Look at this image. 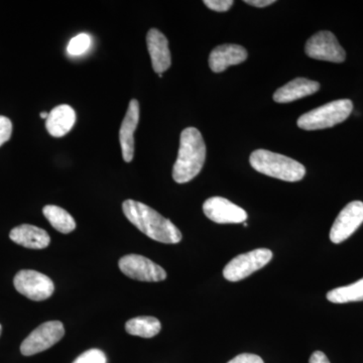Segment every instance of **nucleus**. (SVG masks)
I'll use <instances>...</instances> for the list:
<instances>
[{
  "label": "nucleus",
  "mask_w": 363,
  "mask_h": 363,
  "mask_svg": "<svg viewBox=\"0 0 363 363\" xmlns=\"http://www.w3.org/2000/svg\"><path fill=\"white\" fill-rule=\"evenodd\" d=\"M123 210L126 218L152 240L167 245L182 240V233L175 224L147 205L130 199L123 202Z\"/></svg>",
  "instance_id": "nucleus-1"
},
{
  "label": "nucleus",
  "mask_w": 363,
  "mask_h": 363,
  "mask_svg": "<svg viewBox=\"0 0 363 363\" xmlns=\"http://www.w3.org/2000/svg\"><path fill=\"white\" fill-rule=\"evenodd\" d=\"M206 159V145L201 133L195 128L182 131L180 149L173 168L174 180L188 183L201 172Z\"/></svg>",
  "instance_id": "nucleus-2"
},
{
  "label": "nucleus",
  "mask_w": 363,
  "mask_h": 363,
  "mask_svg": "<svg viewBox=\"0 0 363 363\" xmlns=\"http://www.w3.org/2000/svg\"><path fill=\"white\" fill-rule=\"evenodd\" d=\"M250 162L259 173L281 181L298 182L306 175L305 167L300 162L267 150H255Z\"/></svg>",
  "instance_id": "nucleus-3"
},
{
  "label": "nucleus",
  "mask_w": 363,
  "mask_h": 363,
  "mask_svg": "<svg viewBox=\"0 0 363 363\" xmlns=\"http://www.w3.org/2000/svg\"><path fill=\"white\" fill-rule=\"evenodd\" d=\"M353 111L350 99L335 100L298 117V126L305 130H325L343 123Z\"/></svg>",
  "instance_id": "nucleus-4"
},
{
  "label": "nucleus",
  "mask_w": 363,
  "mask_h": 363,
  "mask_svg": "<svg viewBox=\"0 0 363 363\" xmlns=\"http://www.w3.org/2000/svg\"><path fill=\"white\" fill-rule=\"evenodd\" d=\"M272 259V252L267 248H257L252 252L243 253L226 264L223 277L229 281H240L266 267Z\"/></svg>",
  "instance_id": "nucleus-5"
},
{
  "label": "nucleus",
  "mask_w": 363,
  "mask_h": 363,
  "mask_svg": "<svg viewBox=\"0 0 363 363\" xmlns=\"http://www.w3.org/2000/svg\"><path fill=\"white\" fill-rule=\"evenodd\" d=\"M65 335L64 325L60 321H49L40 325L23 340L21 345V354L32 357L49 350Z\"/></svg>",
  "instance_id": "nucleus-6"
},
{
  "label": "nucleus",
  "mask_w": 363,
  "mask_h": 363,
  "mask_svg": "<svg viewBox=\"0 0 363 363\" xmlns=\"http://www.w3.org/2000/svg\"><path fill=\"white\" fill-rule=\"evenodd\" d=\"M16 291L30 300L45 301L52 295L55 285L49 277L32 269H23L13 279Z\"/></svg>",
  "instance_id": "nucleus-7"
},
{
  "label": "nucleus",
  "mask_w": 363,
  "mask_h": 363,
  "mask_svg": "<svg viewBox=\"0 0 363 363\" xmlns=\"http://www.w3.org/2000/svg\"><path fill=\"white\" fill-rule=\"evenodd\" d=\"M305 52L310 58L332 63H342L346 58L343 48L335 35L328 30H322L312 35L306 43Z\"/></svg>",
  "instance_id": "nucleus-8"
},
{
  "label": "nucleus",
  "mask_w": 363,
  "mask_h": 363,
  "mask_svg": "<svg viewBox=\"0 0 363 363\" xmlns=\"http://www.w3.org/2000/svg\"><path fill=\"white\" fill-rule=\"evenodd\" d=\"M119 269L128 278L140 281H162L167 272L159 264L140 255H124L119 259Z\"/></svg>",
  "instance_id": "nucleus-9"
},
{
  "label": "nucleus",
  "mask_w": 363,
  "mask_h": 363,
  "mask_svg": "<svg viewBox=\"0 0 363 363\" xmlns=\"http://www.w3.org/2000/svg\"><path fill=\"white\" fill-rule=\"evenodd\" d=\"M363 223V202L353 201L346 205L334 221L330 230L333 243L343 242L350 238Z\"/></svg>",
  "instance_id": "nucleus-10"
},
{
  "label": "nucleus",
  "mask_w": 363,
  "mask_h": 363,
  "mask_svg": "<svg viewBox=\"0 0 363 363\" xmlns=\"http://www.w3.org/2000/svg\"><path fill=\"white\" fill-rule=\"evenodd\" d=\"M203 211L210 220L218 224L243 223L247 219V211L226 198H209L203 204Z\"/></svg>",
  "instance_id": "nucleus-11"
},
{
  "label": "nucleus",
  "mask_w": 363,
  "mask_h": 363,
  "mask_svg": "<svg viewBox=\"0 0 363 363\" xmlns=\"http://www.w3.org/2000/svg\"><path fill=\"white\" fill-rule=\"evenodd\" d=\"M140 121V104L138 100L133 99L128 105V111L121 123L119 130V142H121L123 157L126 162L133 161L135 156V131Z\"/></svg>",
  "instance_id": "nucleus-12"
},
{
  "label": "nucleus",
  "mask_w": 363,
  "mask_h": 363,
  "mask_svg": "<svg viewBox=\"0 0 363 363\" xmlns=\"http://www.w3.org/2000/svg\"><path fill=\"white\" fill-rule=\"evenodd\" d=\"M147 45L155 72L160 75L168 70L172 64L171 52L164 33L157 28H150L147 35Z\"/></svg>",
  "instance_id": "nucleus-13"
},
{
  "label": "nucleus",
  "mask_w": 363,
  "mask_h": 363,
  "mask_svg": "<svg viewBox=\"0 0 363 363\" xmlns=\"http://www.w3.org/2000/svg\"><path fill=\"white\" fill-rule=\"evenodd\" d=\"M247 59V51L240 45L226 44L215 48L209 56L210 69L221 73L228 67L238 65Z\"/></svg>",
  "instance_id": "nucleus-14"
},
{
  "label": "nucleus",
  "mask_w": 363,
  "mask_h": 363,
  "mask_svg": "<svg viewBox=\"0 0 363 363\" xmlns=\"http://www.w3.org/2000/svg\"><path fill=\"white\" fill-rule=\"evenodd\" d=\"M11 240L21 247L30 250H44L51 242L49 234L40 227L23 224L13 228L9 233Z\"/></svg>",
  "instance_id": "nucleus-15"
},
{
  "label": "nucleus",
  "mask_w": 363,
  "mask_h": 363,
  "mask_svg": "<svg viewBox=\"0 0 363 363\" xmlns=\"http://www.w3.org/2000/svg\"><path fill=\"white\" fill-rule=\"evenodd\" d=\"M319 89L320 84L316 81L297 78L286 83L283 87L279 88L274 92V100L278 104H290L295 100L314 94Z\"/></svg>",
  "instance_id": "nucleus-16"
},
{
  "label": "nucleus",
  "mask_w": 363,
  "mask_h": 363,
  "mask_svg": "<svg viewBox=\"0 0 363 363\" xmlns=\"http://www.w3.org/2000/svg\"><path fill=\"white\" fill-rule=\"evenodd\" d=\"M76 121V113L69 105L63 104L55 107L45 119L48 133L55 138L66 135L73 128Z\"/></svg>",
  "instance_id": "nucleus-17"
},
{
  "label": "nucleus",
  "mask_w": 363,
  "mask_h": 363,
  "mask_svg": "<svg viewBox=\"0 0 363 363\" xmlns=\"http://www.w3.org/2000/svg\"><path fill=\"white\" fill-rule=\"evenodd\" d=\"M125 330L130 335L142 338H152L161 332L162 324L155 317H136L126 322Z\"/></svg>",
  "instance_id": "nucleus-18"
},
{
  "label": "nucleus",
  "mask_w": 363,
  "mask_h": 363,
  "mask_svg": "<svg viewBox=\"0 0 363 363\" xmlns=\"http://www.w3.org/2000/svg\"><path fill=\"white\" fill-rule=\"evenodd\" d=\"M45 218L59 233L68 234L75 230L76 222L72 215L56 205H47L43 209Z\"/></svg>",
  "instance_id": "nucleus-19"
},
{
  "label": "nucleus",
  "mask_w": 363,
  "mask_h": 363,
  "mask_svg": "<svg viewBox=\"0 0 363 363\" xmlns=\"http://www.w3.org/2000/svg\"><path fill=\"white\" fill-rule=\"evenodd\" d=\"M327 300L334 304L363 301V278L351 285L339 286L327 293Z\"/></svg>",
  "instance_id": "nucleus-20"
},
{
  "label": "nucleus",
  "mask_w": 363,
  "mask_h": 363,
  "mask_svg": "<svg viewBox=\"0 0 363 363\" xmlns=\"http://www.w3.org/2000/svg\"><path fill=\"white\" fill-rule=\"evenodd\" d=\"M91 45V39L87 33H80V35H76L69 43L68 50L69 54L72 56H79V55L84 54L88 49H89Z\"/></svg>",
  "instance_id": "nucleus-21"
},
{
  "label": "nucleus",
  "mask_w": 363,
  "mask_h": 363,
  "mask_svg": "<svg viewBox=\"0 0 363 363\" xmlns=\"http://www.w3.org/2000/svg\"><path fill=\"white\" fill-rule=\"evenodd\" d=\"M73 363H107V358L104 351L94 348L85 351Z\"/></svg>",
  "instance_id": "nucleus-22"
},
{
  "label": "nucleus",
  "mask_w": 363,
  "mask_h": 363,
  "mask_svg": "<svg viewBox=\"0 0 363 363\" xmlns=\"http://www.w3.org/2000/svg\"><path fill=\"white\" fill-rule=\"evenodd\" d=\"M13 133V123L11 119L0 116V147L11 138Z\"/></svg>",
  "instance_id": "nucleus-23"
},
{
  "label": "nucleus",
  "mask_w": 363,
  "mask_h": 363,
  "mask_svg": "<svg viewBox=\"0 0 363 363\" xmlns=\"http://www.w3.org/2000/svg\"><path fill=\"white\" fill-rule=\"evenodd\" d=\"M203 4L212 11L224 13L231 9L234 2L233 0H204Z\"/></svg>",
  "instance_id": "nucleus-24"
},
{
  "label": "nucleus",
  "mask_w": 363,
  "mask_h": 363,
  "mask_svg": "<svg viewBox=\"0 0 363 363\" xmlns=\"http://www.w3.org/2000/svg\"><path fill=\"white\" fill-rule=\"evenodd\" d=\"M228 363H264L262 358L259 355L250 354V353H242L234 357Z\"/></svg>",
  "instance_id": "nucleus-25"
},
{
  "label": "nucleus",
  "mask_w": 363,
  "mask_h": 363,
  "mask_svg": "<svg viewBox=\"0 0 363 363\" xmlns=\"http://www.w3.org/2000/svg\"><path fill=\"white\" fill-rule=\"evenodd\" d=\"M309 363H330V362L322 351H315L310 357Z\"/></svg>",
  "instance_id": "nucleus-26"
},
{
  "label": "nucleus",
  "mask_w": 363,
  "mask_h": 363,
  "mask_svg": "<svg viewBox=\"0 0 363 363\" xmlns=\"http://www.w3.org/2000/svg\"><path fill=\"white\" fill-rule=\"evenodd\" d=\"M245 4L255 7H266L274 4V0H245Z\"/></svg>",
  "instance_id": "nucleus-27"
},
{
  "label": "nucleus",
  "mask_w": 363,
  "mask_h": 363,
  "mask_svg": "<svg viewBox=\"0 0 363 363\" xmlns=\"http://www.w3.org/2000/svg\"><path fill=\"white\" fill-rule=\"evenodd\" d=\"M48 116H49V113H48V112H42V113H40V117H42V118L47 119Z\"/></svg>",
  "instance_id": "nucleus-28"
},
{
  "label": "nucleus",
  "mask_w": 363,
  "mask_h": 363,
  "mask_svg": "<svg viewBox=\"0 0 363 363\" xmlns=\"http://www.w3.org/2000/svg\"><path fill=\"white\" fill-rule=\"evenodd\" d=\"M243 226H245V227H247V222H243Z\"/></svg>",
  "instance_id": "nucleus-29"
},
{
  "label": "nucleus",
  "mask_w": 363,
  "mask_h": 363,
  "mask_svg": "<svg viewBox=\"0 0 363 363\" xmlns=\"http://www.w3.org/2000/svg\"><path fill=\"white\" fill-rule=\"evenodd\" d=\"M1 331H2L1 325H0V335H1Z\"/></svg>",
  "instance_id": "nucleus-30"
}]
</instances>
